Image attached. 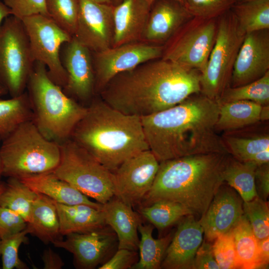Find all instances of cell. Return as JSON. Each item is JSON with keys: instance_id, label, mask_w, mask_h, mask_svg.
Listing matches in <instances>:
<instances>
[{"instance_id": "7c38bea8", "label": "cell", "mask_w": 269, "mask_h": 269, "mask_svg": "<svg viewBox=\"0 0 269 269\" xmlns=\"http://www.w3.org/2000/svg\"><path fill=\"white\" fill-rule=\"evenodd\" d=\"M164 47L131 42L93 52L95 92H100L116 75L162 56Z\"/></svg>"}, {"instance_id": "681fc988", "label": "cell", "mask_w": 269, "mask_h": 269, "mask_svg": "<svg viewBox=\"0 0 269 269\" xmlns=\"http://www.w3.org/2000/svg\"><path fill=\"white\" fill-rule=\"evenodd\" d=\"M260 118V122L267 121L269 119V105L262 106Z\"/></svg>"}, {"instance_id": "816d5d0a", "label": "cell", "mask_w": 269, "mask_h": 269, "mask_svg": "<svg viewBox=\"0 0 269 269\" xmlns=\"http://www.w3.org/2000/svg\"><path fill=\"white\" fill-rule=\"evenodd\" d=\"M99 3L112 4V0H91Z\"/></svg>"}, {"instance_id": "f5cc1de1", "label": "cell", "mask_w": 269, "mask_h": 269, "mask_svg": "<svg viewBox=\"0 0 269 269\" xmlns=\"http://www.w3.org/2000/svg\"><path fill=\"white\" fill-rule=\"evenodd\" d=\"M1 140V138L0 137V141ZM3 176L2 175V163H1V160L0 155V182L1 181V177Z\"/></svg>"}, {"instance_id": "4dcf8cb0", "label": "cell", "mask_w": 269, "mask_h": 269, "mask_svg": "<svg viewBox=\"0 0 269 269\" xmlns=\"http://www.w3.org/2000/svg\"><path fill=\"white\" fill-rule=\"evenodd\" d=\"M136 212L159 230L172 226L193 213L180 203L166 200H159L147 206L138 207Z\"/></svg>"}, {"instance_id": "c3c4849f", "label": "cell", "mask_w": 269, "mask_h": 269, "mask_svg": "<svg viewBox=\"0 0 269 269\" xmlns=\"http://www.w3.org/2000/svg\"><path fill=\"white\" fill-rule=\"evenodd\" d=\"M11 15V11L9 7L0 0V26L3 20Z\"/></svg>"}, {"instance_id": "9a60e30c", "label": "cell", "mask_w": 269, "mask_h": 269, "mask_svg": "<svg viewBox=\"0 0 269 269\" xmlns=\"http://www.w3.org/2000/svg\"><path fill=\"white\" fill-rule=\"evenodd\" d=\"M114 7L112 4L79 0V12L73 36L93 52L112 47Z\"/></svg>"}, {"instance_id": "6da1fadb", "label": "cell", "mask_w": 269, "mask_h": 269, "mask_svg": "<svg viewBox=\"0 0 269 269\" xmlns=\"http://www.w3.org/2000/svg\"><path fill=\"white\" fill-rule=\"evenodd\" d=\"M154 60L114 77L100 92L102 100L125 114L142 117L201 92L199 72Z\"/></svg>"}, {"instance_id": "4fadbf2b", "label": "cell", "mask_w": 269, "mask_h": 269, "mask_svg": "<svg viewBox=\"0 0 269 269\" xmlns=\"http://www.w3.org/2000/svg\"><path fill=\"white\" fill-rule=\"evenodd\" d=\"M159 163L149 149L125 160L113 172L114 196L133 208L137 207L150 189Z\"/></svg>"}, {"instance_id": "7bdbcfd3", "label": "cell", "mask_w": 269, "mask_h": 269, "mask_svg": "<svg viewBox=\"0 0 269 269\" xmlns=\"http://www.w3.org/2000/svg\"><path fill=\"white\" fill-rule=\"evenodd\" d=\"M137 251L127 249H118L114 254L99 269H131L138 262Z\"/></svg>"}, {"instance_id": "b9f144b4", "label": "cell", "mask_w": 269, "mask_h": 269, "mask_svg": "<svg viewBox=\"0 0 269 269\" xmlns=\"http://www.w3.org/2000/svg\"><path fill=\"white\" fill-rule=\"evenodd\" d=\"M27 226L26 221L18 213L0 206V239H2L19 233Z\"/></svg>"}, {"instance_id": "ee69618b", "label": "cell", "mask_w": 269, "mask_h": 269, "mask_svg": "<svg viewBox=\"0 0 269 269\" xmlns=\"http://www.w3.org/2000/svg\"><path fill=\"white\" fill-rule=\"evenodd\" d=\"M192 269H220L214 258L212 245L202 242L196 253Z\"/></svg>"}, {"instance_id": "9f6ffc18", "label": "cell", "mask_w": 269, "mask_h": 269, "mask_svg": "<svg viewBox=\"0 0 269 269\" xmlns=\"http://www.w3.org/2000/svg\"><path fill=\"white\" fill-rule=\"evenodd\" d=\"M122 0H112V3L114 5H116L122 1Z\"/></svg>"}, {"instance_id": "4316f807", "label": "cell", "mask_w": 269, "mask_h": 269, "mask_svg": "<svg viewBox=\"0 0 269 269\" xmlns=\"http://www.w3.org/2000/svg\"><path fill=\"white\" fill-rule=\"evenodd\" d=\"M215 125L218 132L243 129L260 122L262 106L249 101H237L219 104Z\"/></svg>"}, {"instance_id": "f1b7e54d", "label": "cell", "mask_w": 269, "mask_h": 269, "mask_svg": "<svg viewBox=\"0 0 269 269\" xmlns=\"http://www.w3.org/2000/svg\"><path fill=\"white\" fill-rule=\"evenodd\" d=\"M154 226L150 223L138 227L140 235L138 244L139 259L132 269H158L161 268L165 251L171 240V234L160 239L152 236Z\"/></svg>"}, {"instance_id": "11a10c76", "label": "cell", "mask_w": 269, "mask_h": 269, "mask_svg": "<svg viewBox=\"0 0 269 269\" xmlns=\"http://www.w3.org/2000/svg\"><path fill=\"white\" fill-rule=\"evenodd\" d=\"M145 0L151 5L156 0ZM174 0L177 1L183 4V0Z\"/></svg>"}, {"instance_id": "8992f818", "label": "cell", "mask_w": 269, "mask_h": 269, "mask_svg": "<svg viewBox=\"0 0 269 269\" xmlns=\"http://www.w3.org/2000/svg\"><path fill=\"white\" fill-rule=\"evenodd\" d=\"M2 141L3 176L21 179L52 172L60 162V143L46 138L32 120L21 124Z\"/></svg>"}, {"instance_id": "83f0119b", "label": "cell", "mask_w": 269, "mask_h": 269, "mask_svg": "<svg viewBox=\"0 0 269 269\" xmlns=\"http://www.w3.org/2000/svg\"><path fill=\"white\" fill-rule=\"evenodd\" d=\"M258 165L252 162H243L229 157L223 171V178L236 190L244 202L259 196L255 173Z\"/></svg>"}, {"instance_id": "7a4b0ae2", "label": "cell", "mask_w": 269, "mask_h": 269, "mask_svg": "<svg viewBox=\"0 0 269 269\" xmlns=\"http://www.w3.org/2000/svg\"><path fill=\"white\" fill-rule=\"evenodd\" d=\"M219 107L218 102L199 93L140 117L149 150L159 162L197 154L228 153L215 130Z\"/></svg>"}, {"instance_id": "ba28073f", "label": "cell", "mask_w": 269, "mask_h": 269, "mask_svg": "<svg viewBox=\"0 0 269 269\" xmlns=\"http://www.w3.org/2000/svg\"><path fill=\"white\" fill-rule=\"evenodd\" d=\"M232 10L218 18L215 42L206 67L200 74L201 93L218 102L230 87L234 65L245 36Z\"/></svg>"}, {"instance_id": "603a6c76", "label": "cell", "mask_w": 269, "mask_h": 269, "mask_svg": "<svg viewBox=\"0 0 269 269\" xmlns=\"http://www.w3.org/2000/svg\"><path fill=\"white\" fill-rule=\"evenodd\" d=\"M20 180L35 192L45 195L57 203L65 205L85 204L102 209L103 204L90 200L88 197L52 172Z\"/></svg>"}, {"instance_id": "8d00e7d4", "label": "cell", "mask_w": 269, "mask_h": 269, "mask_svg": "<svg viewBox=\"0 0 269 269\" xmlns=\"http://www.w3.org/2000/svg\"><path fill=\"white\" fill-rule=\"evenodd\" d=\"M244 214L258 240L269 237V209L267 202L257 196L243 203Z\"/></svg>"}, {"instance_id": "d6986e66", "label": "cell", "mask_w": 269, "mask_h": 269, "mask_svg": "<svg viewBox=\"0 0 269 269\" xmlns=\"http://www.w3.org/2000/svg\"><path fill=\"white\" fill-rule=\"evenodd\" d=\"M203 230L193 215L184 217L165 251L161 268L192 269L194 259L203 242Z\"/></svg>"}, {"instance_id": "277c9868", "label": "cell", "mask_w": 269, "mask_h": 269, "mask_svg": "<svg viewBox=\"0 0 269 269\" xmlns=\"http://www.w3.org/2000/svg\"><path fill=\"white\" fill-rule=\"evenodd\" d=\"M71 137L112 172L128 158L149 149L140 117L125 114L102 100L87 107Z\"/></svg>"}, {"instance_id": "d6a6232c", "label": "cell", "mask_w": 269, "mask_h": 269, "mask_svg": "<svg viewBox=\"0 0 269 269\" xmlns=\"http://www.w3.org/2000/svg\"><path fill=\"white\" fill-rule=\"evenodd\" d=\"M231 10L245 34L269 29V0L235 3Z\"/></svg>"}, {"instance_id": "d590c367", "label": "cell", "mask_w": 269, "mask_h": 269, "mask_svg": "<svg viewBox=\"0 0 269 269\" xmlns=\"http://www.w3.org/2000/svg\"><path fill=\"white\" fill-rule=\"evenodd\" d=\"M49 17L72 36L74 34L79 0H46Z\"/></svg>"}, {"instance_id": "74e56055", "label": "cell", "mask_w": 269, "mask_h": 269, "mask_svg": "<svg viewBox=\"0 0 269 269\" xmlns=\"http://www.w3.org/2000/svg\"><path fill=\"white\" fill-rule=\"evenodd\" d=\"M29 234L27 227L23 231L0 240V256L3 269H27L28 266L19 258L18 250L27 243Z\"/></svg>"}, {"instance_id": "44dd1931", "label": "cell", "mask_w": 269, "mask_h": 269, "mask_svg": "<svg viewBox=\"0 0 269 269\" xmlns=\"http://www.w3.org/2000/svg\"><path fill=\"white\" fill-rule=\"evenodd\" d=\"M151 6L145 0H122L114 5L112 47L134 42L142 36Z\"/></svg>"}, {"instance_id": "ac0fdd59", "label": "cell", "mask_w": 269, "mask_h": 269, "mask_svg": "<svg viewBox=\"0 0 269 269\" xmlns=\"http://www.w3.org/2000/svg\"><path fill=\"white\" fill-rule=\"evenodd\" d=\"M243 201L231 187H220L199 222L208 241L231 231L244 215Z\"/></svg>"}, {"instance_id": "7402d4cb", "label": "cell", "mask_w": 269, "mask_h": 269, "mask_svg": "<svg viewBox=\"0 0 269 269\" xmlns=\"http://www.w3.org/2000/svg\"><path fill=\"white\" fill-rule=\"evenodd\" d=\"M102 210L106 225L117 235L118 248L137 251L138 227L142 223L139 214L115 196L103 204Z\"/></svg>"}, {"instance_id": "ab89813d", "label": "cell", "mask_w": 269, "mask_h": 269, "mask_svg": "<svg viewBox=\"0 0 269 269\" xmlns=\"http://www.w3.org/2000/svg\"><path fill=\"white\" fill-rule=\"evenodd\" d=\"M214 241L212 251L220 269H238L232 230Z\"/></svg>"}, {"instance_id": "60d3db41", "label": "cell", "mask_w": 269, "mask_h": 269, "mask_svg": "<svg viewBox=\"0 0 269 269\" xmlns=\"http://www.w3.org/2000/svg\"><path fill=\"white\" fill-rule=\"evenodd\" d=\"M11 15L20 19L37 14L49 17L46 0H4Z\"/></svg>"}, {"instance_id": "f6af8a7d", "label": "cell", "mask_w": 269, "mask_h": 269, "mask_svg": "<svg viewBox=\"0 0 269 269\" xmlns=\"http://www.w3.org/2000/svg\"><path fill=\"white\" fill-rule=\"evenodd\" d=\"M260 192L264 200H266L269 194V164H264L257 166L255 173Z\"/></svg>"}, {"instance_id": "2e32d148", "label": "cell", "mask_w": 269, "mask_h": 269, "mask_svg": "<svg viewBox=\"0 0 269 269\" xmlns=\"http://www.w3.org/2000/svg\"><path fill=\"white\" fill-rule=\"evenodd\" d=\"M91 52L73 36L61 47V61L67 75V83L63 90L71 98L86 101L95 93Z\"/></svg>"}, {"instance_id": "7dc6e473", "label": "cell", "mask_w": 269, "mask_h": 269, "mask_svg": "<svg viewBox=\"0 0 269 269\" xmlns=\"http://www.w3.org/2000/svg\"><path fill=\"white\" fill-rule=\"evenodd\" d=\"M260 269L266 268L269 262V237L258 240Z\"/></svg>"}, {"instance_id": "bcb514c9", "label": "cell", "mask_w": 269, "mask_h": 269, "mask_svg": "<svg viewBox=\"0 0 269 269\" xmlns=\"http://www.w3.org/2000/svg\"><path fill=\"white\" fill-rule=\"evenodd\" d=\"M41 259L44 269H61L64 266L61 257L51 248L44 251Z\"/></svg>"}, {"instance_id": "ffe728a7", "label": "cell", "mask_w": 269, "mask_h": 269, "mask_svg": "<svg viewBox=\"0 0 269 269\" xmlns=\"http://www.w3.org/2000/svg\"><path fill=\"white\" fill-rule=\"evenodd\" d=\"M192 17L184 5L177 1L156 0L151 4L142 36L152 42L167 41Z\"/></svg>"}, {"instance_id": "e0dca14e", "label": "cell", "mask_w": 269, "mask_h": 269, "mask_svg": "<svg viewBox=\"0 0 269 269\" xmlns=\"http://www.w3.org/2000/svg\"><path fill=\"white\" fill-rule=\"evenodd\" d=\"M269 71V29L247 33L238 52L230 87L254 82Z\"/></svg>"}, {"instance_id": "9c48e42d", "label": "cell", "mask_w": 269, "mask_h": 269, "mask_svg": "<svg viewBox=\"0 0 269 269\" xmlns=\"http://www.w3.org/2000/svg\"><path fill=\"white\" fill-rule=\"evenodd\" d=\"M34 62L22 20L7 17L0 26V83L11 97L24 93Z\"/></svg>"}, {"instance_id": "f35d334b", "label": "cell", "mask_w": 269, "mask_h": 269, "mask_svg": "<svg viewBox=\"0 0 269 269\" xmlns=\"http://www.w3.org/2000/svg\"><path fill=\"white\" fill-rule=\"evenodd\" d=\"M236 0H183V5L193 17L217 18L230 9Z\"/></svg>"}, {"instance_id": "680465c9", "label": "cell", "mask_w": 269, "mask_h": 269, "mask_svg": "<svg viewBox=\"0 0 269 269\" xmlns=\"http://www.w3.org/2000/svg\"></svg>"}, {"instance_id": "1f68e13d", "label": "cell", "mask_w": 269, "mask_h": 269, "mask_svg": "<svg viewBox=\"0 0 269 269\" xmlns=\"http://www.w3.org/2000/svg\"><path fill=\"white\" fill-rule=\"evenodd\" d=\"M32 120L27 94L7 99L0 98V137L1 140L23 122Z\"/></svg>"}, {"instance_id": "30bf717a", "label": "cell", "mask_w": 269, "mask_h": 269, "mask_svg": "<svg viewBox=\"0 0 269 269\" xmlns=\"http://www.w3.org/2000/svg\"><path fill=\"white\" fill-rule=\"evenodd\" d=\"M218 18L192 17L169 39L162 59L202 73L215 42Z\"/></svg>"}, {"instance_id": "e575fe53", "label": "cell", "mask_w": 269, "mask_h": 269, "mask_svg": "<svg viewBox=\"0 0 269 269\" xmlns=\"http://www.w3.org/2000/svg\"><path fill=\"white\" fill-rule=\"evenodd\" d=\"M237 101H251L261 106L269 104V71L249 84L227 88L218 101L219 104Z\"/></svg>"}, {"instance_id": "db71d44e", "label": "cell", "mask_w": 269, "mask_h": 269, "mask_svg": "<svg viewBox=\"0 0 269 269\" xmlns=\"http://www.w3.org/2000/svg\"><path fill=\"white\" fill-rule=\"evenodd\" d=\"M5 188V182H0V196L2 193Z\"/></svg>"}, {"instance_id": "d4e9b609", "label": "cell", "mask_w": 269, "mask_h": 269, "mask_svg": "<svg viewBox=\"0 0 269 269\" xmlns=\"http://www.w3.org/2000/svg\"><path fill=\"white\" fill-rule=\"evenodd\" d=\"M27 227L29 234L45 244L61 240L59 220L54 201L37 193Z\"/></svg>"}, {"instance_id": "484cf974", "label": "cell", "mask_w": 269, "mask_h": 269, "mask_svg": "<svg viewBox=\"0 0 269 269\" xmlns=\"http://www.w3.org/2000/svg\"><path fill=\"white\" fill-rule=\"evenodd\" d=\"M54 202L61 236L86 232L106 225L102 209L85 204L65 205Z\"/></svg>"}, {"instance_id": "f546056e", "label": "cell", "mask_w": 269, "mask_h": 269, "mask_svg": "<svg viewBox=\"0 0 269 269\" xmlns=\"http://www.w3.org/2000/svg\"><path fill=\"white\" fill-rule=\"evenodd\" d=\"M238 268L260 269L258 240L244 214L232 230Z\"/></svg>"}, {"instance_id": "52a82bcc", "label": "cell", "mask_w": 269, "mask_h": 269, "mask_svg": "<svg viewBox=\"0 0 269 269\" xmlns=\"http://www.w3.org/2000/svg\"><path fill=\"white\" fill-rule=\"evenodd\" d=\"M61 158L52 172L89 198L104 204L114 196L113 172L71 138L60 143Z\"/></svg>"}, {"instance_id": "5b68a950", "label": "cell", "mask_w": 269, "mask_h": 269, "mask_svg": "<svg viewBox=\"0 0 269 269\" xmlns=\"http://www.w3.org/2000/svg\"><path fill=\"white\" fill-rule=\"evenodd\" d=\"M27 87L32 120L48 139L59 143L70 138L87 111L49 77L45 65L34 62Z\"/></svg>"}, {"instance_id": "cb8c5ba5", "label": "cell", "mask_w": 269, "mask_h": 269, "mask_svg": "<svg viewBox=\"0 0 269 269\" xmlns=\"http://www.w3.org/2000/svg\"><path fill=\"white\" fill-rule=\"evenodd\" d=\"M221 138L227 151L234 158L258 166L269 163V133L243 134L236 130L225 132Z\"/></svg>"}, {"instance_id": "3957f363", "label": "cell", "mask_w": 269, "mask_h": 269, "mask_svg": "<svg viewBox=\"0 0 269 269\" xmlns=\"http://www.w3.org/2000/svg\"><path fill=\"white\" fill-rule=\"evenodd\" d=\"M229 157L228 153L211 152L160 162L150 189L137 207L170 200L201 217L224 183L223 171Z\"/></svg>"}, {"instance_id": "5bb4252c", "label": "cell", "mask_w": 269, "mask_h": 269, "mask_svg": "<svg viewBox=\"0 0 269 269\" xmlns=\"http://www.w3.org/2000/svg\"><path fill=\"white\" fill-rule=\"evenodd\" d=\"M53 245L63 249L73 256L75 267L80 269H93L109 260L118 250L117 235L109 226L92 231L66 235Z\"/></svg>"}, {"instance_id": "6f0895ef", "label": "cell", "mask_w": 269, "mask_h": 269, "mask_svg": "<svg viewBox=\"0 0 269 269\" xmlns=\"http://www.w3.org/2000/svg\"><path fill=\"white\" fill-rule=\"evenodd\" d=\"M253 0H236V3L243 2Z\"/></svg>"}, {"instance_id": "836d02e7", "label": "cell", "mask_w": 269, "mask_h": 269, "mask_svg": "<svg viewBox=\"0 0 269 269\" xmlns=\"http://www.w3.org/2000/svg\"><path fill=\"white\" fill-rule=\"evenodd\" d=\"M37 193L20 179L9 177L0 196V206L7 208L19 214L28 223L32 205Z\"/></svg>"}, {"instance_id": "f907efd6", "label": "cell", "mask_w": 269, "mask_h": 269, "mask_svg": "<svg viewBox=\"0 0 269 269\" xmlns=\"http://www.w3.org/2000/svg\"><path fill=\"white\" fill-rule=\"evenodd\" d=\"M7 94L5 88L0 83V96Z\"/></svg>"}, {"instance_id": "8fae6325", "label": "cell", "mask_w": 269, "mask_h": 269, "mask_svg": "<svg viewBox=\"0 0 269 269\" xmlns=\"http://www.w3.org/2000/svg\"><path fill=\"white\" fill-rule=\"evenodd\" d=\"M21 20L34 62L44 64L50 78L63 89L66 84L67 75L61 63L60 50L73 36L45 15H34Z\"/></svg>"}]
</instances>
